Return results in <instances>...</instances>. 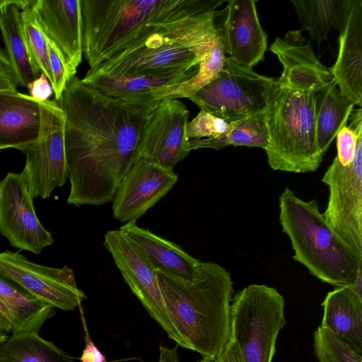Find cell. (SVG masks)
<instances>
[{"label":"cell","mask_w":362,"mask_h":362,"mask_svg":"<svg viewBox=\"0 0 362 362\" xmlns=\"http://www.w3.org/2000/svg\"><path fill=\"white\" fill-rule=\"evenodd\" d=\"M159 100L126 103L100 93L76 76L70 80L57 101L65 117L68 204L99 206L113 199Z\"/></svg>","instance_id":"6da1fadb"},{"label":"cell","mask_w":362,"mask_h":362,"mask_svg":"<svg viewBox=\"0 0 362 362\" xmlns=\"http://www.w3.org/2000/svg\"><path fill=\"white\" fill-rule=\"evenodd\" d=\"M156 274L170 318L187 349L217 360L230 341V273L216 263L201 262L191 282Z\"/></svg>","instance_id":"7a4b0ae2"},{"label":"cell","mask_w":362,"mask_h":362,"mask_svg":"<svg viewBox=\"0 0 362 362\" xmlns=\"http://www.w3.org/2000/svg\"><path fill=\"white\" fill-rule=\"evenodd\" d=\"M225 0H80L83 47L90 69L157 28L204 12Z\"/></svg>","instance_id":"3957f363"},{"label":"cell","mask_w":362,"mask_h":362,"mask_svg":"<svg viewBox=\"0 0 362 362\" xmlns=\"http://www.w3.org/2000/svg\"><path fill=\"white\" fill-rule=\"evenodd\" d=\"M215 11L157 28L90 69L83 78L163 76L198 66L218 37Z\"/></svg>","instance_id":"277c9868"},{"label":"cell","mask_w":362,"mask_h":362,"mask_svg":"<svg viewBox=\"0 0 362 362\" xmlns=\"http://www.w3.org/2000/svg\"><path fill=\"white\" fill-rule=\"evenodd\" d=\"M279 221L291 240L294 260L337 288L354 285L362 258L333 231L315 200L305 202L286 187L279 197Z\"/></svg>","instance_id":"5b68a950"},{"label":"cell","mask_w":362,"mask_h":362,"mask_svg":"<svg viewBox=\"0 0 362 362\" xmlns=\"http://www.w3.org/2000/svg\"><path fill=\"white\" fill-rule=\"evenodd\" d=\"M269 144L264 149L274 170L310 173L323 156L317 150L315 93L275 81L265 110Z\"/></svg>","instance_id":"8992f818"},{"label":"cell","mask_w":362,"mask_h":362,"mask_svg":"<svg viewBox=\"0 0 362 362\" xmlns=\"http://www.w3.org/2000/svg\"><path fill=\"white\" fill-rule=\"evenodd\" d=\"M230 340L245 362H272L276 341L286 324L284 298L266 285L251 284L231 300Z\"/></svg>","instance_id":"52a82bcc"},{"label":"cell","mask_w":362,"mask_h":362,"mask_svg":"<svg viewBox=\"0 0 362 362\" xmlns=\"http://www.w3.org/2000/svg\"><path fill=\"white\" fill-rule=\"evenodd\" d=\"M275 81L227 56L218 76L189 99L201 110L230 123L265 111Z\"/></svg>","instance_id":"ba28073f"},{"label":"cell","mask_w":362,"mask_h":362,"mask_svg":"<svg viewBox=\"0 0 362 362\" xmlns=\"http://www.w3.org/2000/svg\"><path fill=\"white\" fill-rule=\"evenodd\" d=\"M42 127L38 139L20 149L26 158L22 172L33 198L47 199L68 178L64 113L55 100L41 102Z\"/></svg>","instance_id":"9c48e42d"},{"label":"cell","mask_w":362,"mask_h":362,"mask_svg":"<svg viewBox=\"0 0 362 362\" xmlns=\"http://www.w3.org/2000/svg\"><path fill=\"white\" fill-rule=\"evenodd\" d=\"M322 182L329 189L322 214L333 231L362 258V134L353 162L346 166L334 159Z\"/></svg>","instance_id":"30bf717a"},{"label":"cell","mask_w":362,"mask_h":362,"mask_svg":"<svg viewBox=\"0 0 362 362\" xmlns=\"http://www.w3.org/2000/svg\"><path fill=\"white\" fill-rule=\"evenodd\" d=\"M103 244L133 294L168 337L187 349L168 315L156 272L147 259L119 229L107 230Z\"/></svg>","instance_id":"8fae6325"},{"label":"cell","mask_w":362,"mask_h":362,"mask_svg":"<svg viewBox=\"0 0 362 362\" xmlns=\"http://www.w3.org/2000/svg\"><path fill=\"white\" fill-rule=\"evenodd\" d=\"M0 274L40 301L64 311L74 310L86 298L68 266H43L18 252H0Z\"/></svg>","instance_id":"7c38bea8"},{"label":"cell","mask_w":362,"mask_h":362,"mask_svg":"<svg viewBox=\"0 0 362 362\" xmlns=\"http://www.w3.org/2000/svg\"><path fill=\"white\" fill-rule=\"evenodd\" d=\"M33 199L22 173L0 181V234L13 247L40 254L54 238L39 221Z\"/></svg>","instance_id":"4fadbf2b"},{"label":"cell","mask_w":362,"mask_h":362,"mask_svg":"<svg viewBox=\"0 0 362 362\" xmlns=\"http://www.w3.org/2000/svg\"><path fill=\"white\" fill-rule=\"evenodd\" d=\"M189 115L178 99L160 100L144 128L135 161L144 159L173 168L185 158L189 153L185 143Z\"/></svg>","instance_id":"5bb4252c"},{"label":"cell","mask_w":362,"mask_h":362,"mask_svg":"<svg viewBox=\"0 0 362 362\" xmlns=\"http://www.w3.org/2000/svg\"><path fill=\"white\" fill-rule=\"evenodd\" d=\"M222 10L214 12V23L221 38L225 54L247 69L263 60L267 36L252 0H228Z\"/></svg>","instance_id":"9a60e30c"},{"label":"cell","mask_w":362,"mask_h":362,"mask_svg":"<svg viewBox=\"0 0 362 362\" xmlns=\"http://www.w3.org/2000/svg\"><path fill=\"white\" fill-rule=\"evenodd\" d=\"M173 168L139 159L122 180L112 199L113 217L121 222L136 221L175 185Z\"/></svg>","instance_id":"2e32d148"},{"label":"cell","mask_w":362,"mask_h":362,"mask_svg":"<svg viewBox=\"0 0 362 362\" xmlns=\"http://www.w3.org/2000/svg\"><path fill=\"white\" fill-rule=\"evenodd\" d=\"M31 8L45 36L75 76L83 53L80 0H33Z\"/></svg>","instance_id":"e0dca14e"},{"label":"cell","mask_w":362,"mask_h":362,"mask_svg":"<svg viewBox=\"0 0 362 362\" xmlns=\"http://www.w3.org/2000/svg\"><path fill=\"white\" fill-rule=\"evenodd\" d=\"M270 50L283 66L276 80L279 86L315 92L335 81L329 69L315 57L310 42L305 44L300 30L289 31L284 38L277 37Z\"/></svg>","instance_id":"ac0fdd59"},{"label":"cell","mask_w":362,"mask_h":362,"mask_svg":"<svg viewBox=\"0 0 362 362\" xmlns=\"http://www.w3.org/2000/svg\"><path fill=\"white\" fill-rule=\"evenodd\" d=\"M339 33L337 58L329 71L341 95L361 107L362 0H352Z\"/></svg>","instance_id":"d6986e66"},{"label":"cell","mask_w":362,"mask_h":362,"mask_svg":"<svg viewBox=\"0 0 362 362\" xmlns=\"http://www.w3.org/2000/svg\"><path fill=\"white\" fill-rule=\"evenodd\" d=\"M119 230L156 272L185 282L193 281L201 261L187 254L180 245L139 227L136 221L127 222Z\"/></svg>","instance_id":"ffe728a7"},{"label":"cell","mask_w":362,"mask_h":362,"mask_svg":"<svg viewBox=\"0 0 362 362\" xmlns=\"http://www.w3.org/2000/svg\"><path fill=\"white\" fill-rule=\"evenodd\" d=\"M41 127V102L16 90L0 91V150L35 142Z\"/></svg>","instance_id":"44dd1931"},{"label":"cell","mask_w":362,"mask_h":362,"mask_svg":"<svg viewBox=\"0 0 362 362\" xmlns=\"http://www.w3.org/2000/svg\"><path fill=\"white\" fill-rule=\"evenodd\" d=\"M198 68L199 65L163 76H101L83 78L81 81L108 97L126 103H139L155 100L152 94L160 88L189 80L196 75Z\"/></svg>","instance_id":"7402d4cb"},{"label":"cell","mask_w":362,"mask_h":362,"mask_svg":"<svg viewBox=\"0 0 362 362\" xmlns=\"http://www.w3.org/2000/svg\"><path fill=\"white\" fill-rule=\"evenodd\" d=\"M321 327L362 355V297L351 286L336 288L322 303Z\"/></svg>","instance_id":"603a6c76"},{"label":"cell","mask_w":362,"mask_h":362,"mask_svg":"<svg viewBox=\"0 0 362 362\" xmlns=\"http://www.w3.org/2000/svg\"><path fill=\"white\" fill-rule=\"evenodd\" d=\"M314 93L317 146L323 156L355 105L341 95L336 81Z\"/></svg>","instance_id":"cb8c5ba5"},{"label":"cell","mask_w":362,"mask_h":362,"mask_svg":"<svg viewBox=\"0 0 362 362\" xmlns=\"http://www.w3.org/2000/svg\"><path fill=\"white\" fill-rule=\"evenodd\" d=\"M0 300L8 308L11 334L39 332L42 325L55 315V308L30 296L18 285L0 274Z\"/></svg>","instance_id":"d4e9b609"},{"label":"cell","mask_w":362,"mask_h":362,"mask_svg":"<svg viewBox=\"0 0 362 362\" xmlns=\"http://www.w3.org/2000/svg\"><path fill=\"white\" fill-rule=\"evenodd\" d=\"M19 10L16 4H9L0 10V30L6 55L15 70L18 85L27 88L41 72L28 47Z\"/></svg>","instance_id":"484cf974"},{"label":"cell","mask_w":362,"mask_h":362,"mask_svg":"<svg viewBox=\"0 0 362 362\" xmlns=\"http://www.w3.org/2000/svg\"><path fill=\"white\" fill-rule=\"evenodd\" d=\"M300 23L308 31L311 40H327L333 28L340 32L345 25L352 0H290Z\"/></svg>","instance_id":"4316f807"},{"label":"cell","mask_w":362,"mask_h":362,"mask_svg":"<svg viewBox=\"0 0 362 362\" xmlns=\"http://www.w3.org/2000/svg\"><path fill=\"white\" fill-rule=\"evenodd\" d=\"M38 333L8 336L0 344V362H75V358Z\"/></svg>","instance_id":"83f0119b"},{"label":"cell","mask_w":362,"mask_h":362,"mask_svg":"<svg viewBox=\"0 0 362 362\" xmlns=\"http://www.w3.org/2000/svg\"><path fill=\"white\" fill-rule=\"evenodd\" d=\"M226 57L221 38L218 34V40L210 52L199 63L198 71L194 76L185 82L160 88L153 93V97L156 100L189 99L218 76L223 69Z\"/></svg>","instance_id":"f1b7e54d"},{"label":"cell","mask_w":362,"mask_h":362,"mask_svg":"<svg viewBox=\"0 0 362 362\" xmlns=\"http://www.w3.org/2000/svg\"><path fill=\"white\" fill-rule=\"evenodd\" d=\"M269 144V132L265 111L230 122L228 130L211 140L205 148L220 150L226 146H245L265 149Z\"/></svg>","instance_id":"f546056e"},{"label":"cell","mask_w":362,"mask_h":362,"mask_svg":"<svg viewBox=\"0 0 362 362\" xmlns=\"http://www.w3.org/2000/svg\"><path fill=\"white\" fill-rule=\"evenodd\" d=\"M230 123L203 110L188 122L186 127V148L192 150L205 148L207 143L226 133Z\"/></svg>","instance_id":"4dcf8cb0"},{"label":"cell","mask_w":362,"mask_h":362,"mask_svg":"<svg viewBox=\"0 0 362 362\" xmlns=\"http://www.w3.org/2000/svg\"><path fill=\"white\" fill-rule=\"evenodd\" d=\"M21 16L24 36L30 54L40 72L45 74L50 82L47 40L31 8V4L21 11Z\"/></svg>","instance_id":"1f68e13d"},{"label":"cell","mask_w":362,"mask_h":362,"mask_svg":"<svg viewBox=\"0 0 362 362\" xmlns=\"http://www.w3.org/2000/svg\"><path fill=\"white\" fill-rule=\"evenodd\" d=\"M313 337L319 362H362V355L321 326L314 332Z\"/></svg>","instance_id":"d6a6232c"},{"label":"cell","mask_w":362,"mask_h":362,"mask_svg":"<svg viewBox=\"0 0 362 362\" xmlns=\"http://www.w3.org/2000/svg\"><path fill=\"white\" fill-rule=\"evenodd\" d=\"M349 126L344 125L337 132L335 160L341 165H350L354 160L358 139L362 134V110L359 107L352 111Z\"/></svg>","instance_id":"836d02e7"},{"label":"cell","mask_w":362,"mask_h":362,"mask_svg":"<svg viewBox=\"0 0 362 362\" xmlns=\"http://www.w3.org/2000/svg\"><path fill=\"white\" fill-rule=\"evenodd\" d=\"M51 85L54 93V99L59 101L70 80L75 76L68 66L58 48L47 39Z\"/></svg>","instance_id":"e575fe53"},{"label":"cell","mask_w":362,"mask_h":362,"mask_svg":"<svg viewBox=\"0 0 362 362\" xmlns=\"http://www.w3.org/2000/svg\"><path fill=\"white\" fill-rule=\"evenodd\" d=\"M18 81L6 54L0 49V91L16 90Z\"/></svg>","instance_id":"d590c367"},{"label":"cell","mask_w":362,"mask_h":362,"mask_svg":"<svg viewBox=\"0 0 362 362\" xmlns=\"http://www.w3.org/2000/svg\"><path fill=\"white\" fill-rule=\"evenodd\" d=\"M81 321L85 332V348L83 350L82 354L79 358L81 362H107L105 356L98 349L91 340L86 320L83 315L81 305H79Z\"/></svg>","instance_id":"8d00e7d4"},{"label":"cell","mask_w":362,"mask_h":362,"mask_svg":"<svg viewBox=\"0 0 362 362\" xmlns=\"http://www.w3.org/2000/svg\"><path fill=\"white\" fill-rule=\"evenodd\" d=\"M27 88L30 96L38 102L47 100L54 93L51 83L43 73H40L36 79L30 82Z\"/></svg>","instance_id":"74e56055"},{"label":"cell","mask_w":362,"mask_h":362,"mask_svg":"<svg viewBox=\"0 0 362 362\" xmlns=\"http://www.w3.org/2000/svg\"><path fill=\"white\" fill-rule=\"evenodd\" d=\"M218 362H245L237 344L232 340L217 359Z\"/></svg>","instance_id":"f35d334b"},{"label":"cell","mask_w":362,"mask_h":362,"mask_svg":"<svg viewBox=\"0 0 362 362\" xmlns=\"http://www.w3.org/2000/svg\"><path fill=\"white\" fill-rule=\"evenodd\" d=\"M159 351L158 362H180L177 348H168L160 345Z\"/></svg>","instance_id":"ab89813d"},{"label":"cell","mask_w":362,"mask_h":362,"mask_svg":"<svg viewBox=\"0 0 362 362\" xmlns=\"http://www.w3.org/2000/svg\"><path fill=\"white\" fill-rule=\"evenodd\" d=\"M32 0H0V10L9 4H16L20 9L23 10L30 6Z\"/></svg>","instance_id":"60d3db41"},{"label":"cell","mask_w":362,"mask_h":362,"mask_svg":"<svg viewBox=\"0 0 362 362\" xmlns=\"http://www.w3.org/2000/svg\"><path fill=\"white\" fill-rule=\"evenodd\" d=\"M11 329V322L0 312V332L8 334Z\"/></svg>","instance_id":"b9f144b4"},{"label":"cell","mask_w":362,"mask_h":362,"mask_svg":"<svg viewBox=\"0 0 362 362\" xmlns=\"http://www.w3.org/2000/svg\"><path fill=\"white\" fill-rule=\"evenodd\" d=\"M0 312L11 322V317L10 313L6 308V306L4 304V303L0 300Z\"/></svg>","instance_id":"7bdbcfd3"},{"label":"cell","mask_w":362,"mask_h":362,"mask_svg":"<svg viewBox=\"0 0 362 362\" xmlns=\"http://www.w3.org/2000/svg\"><path fill=\"white\" fill-rule=\"evenodd\" d=\"M8 337L7 333L0 332V344L3 343Z\"/></svg>","instance_id":"ee69618b"},{"label":"cell","mask_w":362,"mask_h":362,"mask_svg":"<svg viewBox=\"0 0 362 362\" xmlns=\"http://www.w3.org/2000/svg\"><path fill=\"white\" fill-rule=\"evenodd\" d=\"M197 362H218L217 360H210L207 358H202L200 361H198Z\"/></svg>","instance_id":"f6af8a7d"}]
</instances>
